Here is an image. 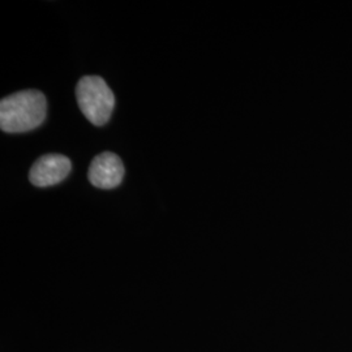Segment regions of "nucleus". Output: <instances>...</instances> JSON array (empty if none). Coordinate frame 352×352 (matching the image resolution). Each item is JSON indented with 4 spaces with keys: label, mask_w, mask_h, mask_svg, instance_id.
Wrapping results in <instances>:
<instances>
[{
    "label": "nucleus",
    "mask_w": 352,
    "mask_h": 352,
    "mask_svg": "<svg viewBox=\"0 0 352 352\" xmlns=\"http://www.w3.org/2000/svg\"><path fill=\"white\" fill-rule=\"evenodd\" d=\"M47 102L42 91L28 89L0 102V126L7 133H24L43 123Z\"/></svg>",
    "instance_id": "f257e3e1"
},
{
    "label": "nucleus",
    "mask_w": 352,
    "mask_h": 352,
    "mask_svg": "<svg viewBox=\"0 0 352 352\" xmlns=\"http://www.w3.org/2000/svg\"><path fill=\"white\" fill-rule=\"evenodd\" d=\"M80 110L94 126H104L113 113L115 97L111 89L100 76H84L76 87Z\"/></svg>",
    "instance_id": "f03ea898"
},
{
    "label": "nucleus",
    "mask_w": 352,
    "mask_h": 352,
    "mask_svg": "<svg viewBox=\"0 0 352 352\" xmlns=\"http://www.w3.org/2000/svg\"><path fill=\"white\" fill-rule=\"evenodd\" d=\"M71 161L62 154H46L38 158L30 168L29 180L33 186L45 188L55 186L71 173Z\"/></svg>",
    "instance_id": "7ed1b4c3"
},
{
    "label": "nucleus",
    "mask_w": 352,
    "mask_h": 352,
    "mask_svg": "<svg viewBox=\"0 0 352 352\" xmlns=\"http://www.w3.org/2000/svg\"><path fill=\"white\" fill-rule=\"evenodd\" d=\"M124 176L122 160L111 151H104L94 157L89 167V182L101 189H113L120 186Z\"/></svg>",
    "instance_id": "20e7f679"
}]
</instances>
